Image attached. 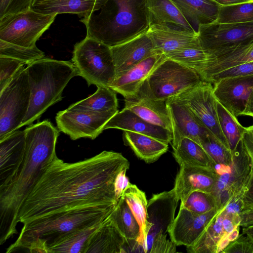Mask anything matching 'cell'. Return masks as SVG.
<instances>
[{"label": "cell", "mask_w": 253, "mask_h": 253, "mask_svg": "<svg viewBox=\"0 0 253 253\" xmlns=\"http://www.w3.org/2000/svg\"><path fill=\"white\" fill-rule=\"evenodd\" d=\"M129 163L121 153L103 151L77 162L56 156L47 166L19 212V222L74 207L117 203L114 183Z\"/></svg>", "instance_id": "1"}, {"label": "cell", "mask_w": 253, "mask_h": 253, "mask_svg": "<svg viewBox=\"0 0 253 253\" xmlns=\"http://www.w3.org/2000/svg\"><path fill=\"white\" fill-rule=\"evenodd\" d=\"M23 158L11 177L0 185V245L17 233L19 210L49 164L57 156L59 130L48 120L29 125Z\"/></svg>", "instance_id": "2"}, {"label": "cell", "mask_w": 253, "mask_h": 253, "mask_svg": "<svg viewBox=\"0 0 253 253\" xmlns=\"http://www.w3.org/2000/svg\"><path fill=\"white\" fill-rule=\"evenodd\" d=\"M117 204L74 207L23 223L17 240L6 249V253L26 249L30 253H48L50 247L69 234L102 222Z\"/></svg>", "instance_id": "3"}, {"label": "cell", "mask_w": 253, "mask_h": 253, "mask_svg": "<svg viewBox=\"0 0 253 253\" xmlns=\"http://www.w3.org/2000/svg\"><path fill=\"white\" fill-rule=\"evenodd\" d=\"M147 0H107L99 10L80 21L86 36L110 47L146 32L150 26Z\"/></svg>", "instance_id": "4"}, {"label": "cell", "mask_w": 253, "mask_h": 253, "mask_svg": "<svg viewBox=\"0 0 253 253\" xmlns=\"http://www.w3.org/2000/svg\"><path fill=\"white\" fill-rule=\"evenodd\" d=\"M31 90L29 107L19 128L39 120L51 106L62 100L69 82L78 76L72 62L42 58L26 68Z\"/></svg>", "instance_id": "5"}, {"label": "cell", "mask_w": 253, "mask_h": 253, "mask_svg": "<svg viewBox=\"0 0 253 253\" xmlns=\"http://www.w3.org/2000/svg\"><path fill=\"white\" fill-rule=\"evenodd\" d=\"M72 62L88 85L110 87L116 77L111 48L88 36L74 47Z\"/></svg>", "instance_id": "6"}, {"label": "cell", "mask_w": 253, "mask_h": 253, "mask_svg": "<svg viewBox=\"0 0 253 253\" xmlns=\"http://www.w3.org/2000/svg\"><path fill=\"white\" fill-rule=\"evenodd\" d=\"M179 200L174 189L154 194L148 201V221L151 228L143 250L145 253H175V244L169 230L175 218Z\"/></svg>", "instance_id": "7"}, {"label": "cell", "mask_w": 253, "mask_h": 253, "mask_svg": "<svg viewBox=\"0 0 253 253\" xmlns=\"http://www.w3.org/2000/svg\"><path fill=\"white\" fill-rule=\"evenodd\" d=\"M202 81L194 70L167 57L155 68L140 90L155 99L166 101Z\"/></svg>", "instance_id": "8"}, {"label": "cell", "mask_w": 253, "mask_h": 253, "mask_svg": "<svg viewBox=\"0 0 253 253\" xmlns=\"http://www.w3.org/2000/svg\"><path fill=\"white\" fill-rule=\"evenodd\" d=\"M30 98L28 76L23 66L0 91V140L18 129L27 113Z\"/></svg>", "instance_id": "9"}, {"label": "cell", "mask_w": 253, "mask_h": 253, "mask_svg": "<svg viewBox=\"0 0 253 253\" xmlns=\"http://www.w3.org/2000/svg\"><path fill=\"white\" fill-rule=\"evenodd\" d=\"M56 14L46 15L31 9L0 18V40L32 47L46 31Z\"/></svg>", "instance_id": "10"}, {"label": "cell", "mask_w": 253, "mask_h": 253, "mask_svg": "<svg viewBox=\"0 0 253 253\" xmlns=\"http://www.w3.org/2000/svg\"><path fill=\"white\" fill-rule=\"evenodd\" d=\"M175 96L183 101L203 126L232 153L220 126L217 101L212 84L202 81Z\"/></svg>", "instance_id": "11"}, {"label": "cell", "mask_w": 253, "mask_h": 253, "mask_svg": "<svg viewBox=\"0 0 253 253\" xmlns=\"http://www.w3.org/2000/svg\"><path fill=\"white\" fill-rule=\"evenodd\" d=\"M119 111L107 113L75 109L68 107L55 117L58 129L73 140L81 138L95 139L104 130L107 122Z\"/></svg>", "instance_id": "12"}, {"label": "cell", "mask_w": 253, "mask_h": 253, "mask_svg": "<svg viewBox=\"0 0 253 253\" xmlns=\"http://www.w3.org/2000/svg\"><path fill=\"white\" fill-rule=\"evenodd\" d=\"M201 47L212 54L253 37V21L201 25L198 30Z\"/></svg>", "instance_id": "13"}, {"label": "cell", "mask_w": 253, "mask_h": 253, "mask_svg": "<svg viewBox=\"0 0 253 253\" xmlns=\"http://www.w3.org/2000/svg\"><path fill=\"white\" fill-rule=\"evenodd\" d=\"M212 85L217 101L236 119L245 116L253 94V76L224 78Z\"/></svg>", "instance_id": "14"}, {"label": "cell", "mask_w": 253, "mask_h": 253, "mask_svg": "<svg viewBox=\"0 0 253 253\" xmlns=\"http://www.w3.org/2000/svg\"><path fill=\"white\" fill-rule=\"evenodd\" d=\"M166 104L172 125V148H177L184 138H190L201 145L203 138L211 132L176 96L167 99Z\"/></svg>", "instance_id": "15"}, {"label": "cell", "mask_w": 253, "mask_h": 253, "mask_svg": "<svg viewBox=\"0 0 253 253\" xmlns=\"http://www.w3.org/2000/svg\"><path fill=\"white\" fill-rule=\"evenodd\" d=\"M218 210L215 208L198 214L180 207L169 230L171 240L176 246H193Z\"/></svg>", "instance_id": "16"}, {"label": "cell", "mask_w": 253, "mask_h": 253, "mask_svg": "<svg viewBox=\"0 0 253 253\" xmlns=\"http://www.w3.org/2000/svg\"><path fill=\"white\" fill-rule=\"evenodd\" d=\"M231 165V172L218 175L210 193L215 206L218 210L244 191L250 177V168L245 161L236 158Z\"/></svg>", "instance_id": "17"}, {"label": "cell", "mask_w": 253, "mask_h": 253, "mask_svg": "<svg viewBox=\"0 0 253 253\" xmlns=\"http://www.w3.org/2000/svg\"><path fill=\"white\" fill-rule=\"evenodd\" d=\"M146 32L110 47L116 77L124 74L145 58L156 53H160L155 50L154 44Z\"/></svg>", "instance_id": "18"}, {"label": "cell", "mask_w": 253, "mask_h": 253, "mask_svg": "<svg viewBox=\"0 0 253 253\" xmlns=\"http://www.w3.org/2000/svg\"><path fill=\"white\" fill-rule=\"evenodd\" d=\"M167 57L162 53H156L136 64L124 74L116 77L110 86L125 99L135 97L155 68Z\"/></svg>", "instance_id": "19"}, {"label": "cell", "mask_w": 253, "mask_h": 253, "mask_svg": "<svg viewBox=\"0 0 253 253\" xmlns=\"http://www.w3.org/2000/svg\"><path fill=\"white\" fill-rule=\"evenodd\" d=\"M155 50L164 54L200 44L198 34L168 24H151L146 32Z\"/></svg>", "instance_id": "20"}, {"label": "cell", "mask_w": 253, "mask_h": 253, "mask_svg": "<svg viewBox=\"0 0 253 253\" xmlns=\"http://www.w3.org/2000/svg\"><path fill=\"white\" fill-rule=\"evenodd\" d=\"M218 174L213 170L181 166L176 175L173 189L181 203L195 191L210 193Z\"/></svg>", "instance_id": "21"}, {"label": "cell", "mask_w": 253, "mask_h": 253, "mask_svg": "<svg viewBox=\"0 0 253 253\" xmlns=\"http://www.w3.org/2000/svg\"><path fill=\"white\" fill-rule=\"evenodd\" d=\"M125 108L146 121L168 129L172 125L166 101L155 99L140 90L134 97L125 99Z\"/></svg>", "instance_id": "22"}, {"label": "cell", "mask_w": 253, "mask_h": 253, "mask_svg": "<svg viewBox=\"0 0 253 253\" xmlns=\"http://www.w3.org/2000/svg\"><path fill=\"white\" fill-rule=\"evenodd\" d=\"M110 128L145 134L167 144L171 143L172 140L170 131L146 121L125 108L117 112L107 122L104 130Z\"/></svg>", "instance_id": "23"}, {"label": "cell", "mask_w": 253, "mask_h": 253, "mask_svg": "<svg viewBox=\"0 0 253 253\" xmlns=\"http://www.w3.org/2000/svg\"><path fill=\"white\" fill-rule=\"evenodd\" d=\"M127 243L110 214L90 237L84 253H126Z\"/></svg>", "instance_id": "24"}, {"label": "cell", "mask_w": 253, "mask_h": 253, "mask_svg": "<svg viewBox=\"0 0 253 253\" xmlns=\"http://www.w3.org/2000/svg\"><path fill=\"white\" fill-rule=\"evenodd\" d=\"M212 60L202 79L209 82L214 74L233 66L253 61V37L212 54Z\"/></svg>", "instance_id": "25"}, {"label": "cell", "mask_w": 253, "mask_h": 253, "mask_svg": "<svg viewBox=\"0 0 253 253\" xmlns=\"http://www.w3.org/2000/svg\"><path fill=\"white\" fill-rule=\"evenodd\" d=\"M25 132L16 130L0 140V185L13 174L24 154Z\"/></svg>", "instance_id": "26"}, {"label": "cell", "mask_w": 253, "mask_h": 253, "mask_svg": "<svg viewBox=\"0 0 253 253\" xmlns=\"http://www.w3.org/2000/svg\"><path fill=\"white\" fill-rule=\"evenodd\" d=\"M107 0H33L31 9L46 15L76 14L85 18L99 10Z\"/></svg>", "instance_id": "27"}, {"label": "cell", "mask_w": 253, "mask_h": 253, "mask_svg": "<svg viewBox=\"0 0 253 253\" xmlns=\"http://www.w3.org/2000/svg\"><path fill=\"white\" fill-rule=\"evenodd\" d=\"M197 33L199 27L215 22L220 5L213 0H171Z\"/></svg>", "instance_id": "28"}, {"label": "cell", "mask_w": 253, "mask_h": 253, "mask_svg": "<svg viewBox=\"0 0 253 253\" xmlns=\"http://www.w3.org/2000/svg\"><path fill=\"white\" fill-rule=\"evenodd\" d=\"M124 144L129 146L135 155L146 163L156 161L169 149V144L151 136L130 131H124Z\"/></svg>", "instance_id": "29"}, {"label": "cell", "mask_w": 253, "mask_h": 253, "mask_svg": "<svg viewBox=\"0 0 253 253\" xmlns=\"http://www.w3.org/2000/svg\"><path fill=\"white\" fill-rule=\"evenodd\" d=\"M147 7L150 25L168 24L197 34L171 0H147Z\"/></svg>", "instance_id": "30"}, {"label": "cell", "mask_w": 253, "mask_h": 253, "mask_svg": "<svg viewBox=\"0 0 253 253\" xmlns=\"http://www.w3.org/2000/svg\"><path fill=\"white\" fill-rule=\"evenodd\" d=\"M121 197L126 201L139 223L140 235L138 244L140 252H143V248L151 228V224L148 221V201L145 193L137 186L130 183L124 190Z\"/></svg>", "instance_id": "31"}, {"label": "cell", "mask_w": 253, "mask_h": 253, "mask_svg": "<svg viewBox=\"0 0 253 253\" xmlns=\"http://www.w3.org/2000/svg\"><path fill=\"white\" fill-rule=\"evenodd\" d=\"M173 150V157L180 167L190 166L214 170V165L207 153L193 140L184 138Z\"/></svg>", "instance_id": "32"}, {"label": "cell", "mask_w": 253, "mask_h": 253, "mask_svg": "<svg viewBox=\"0 0 253 253\" xmlns=\"http://www.w3.org/2000/svg\"><path fill=\"white\" fill-rule=\"evenodd\" d=\"M223 208L219 209L195 244L187 250L190 253H216V247L226 234L223 226Z\"/></svg>", "instance_id": "33"}, {"label": "cell", "mask_w": 253, "mask_h": 253, "mask_svg": "<svg viewBox=\"0 0 253 253\" xmlns=\"http://www.w3.org/2000/svg\"><path fill=\"white\" fill-rule=\"evenodd\" d=\"M166 56L197 72L201 78L212 60V55L200 44L180 48Z\"/></svg>", "instance_id": "34"}, {"label": "cell", "mask_w": 253, "mask_h": 253, "mask_svg": "<svg viewBox=\"0 0 253 253\" xmlns=\"http://www.w3.org/2000/svg\"><path fill=\"white\" fill-rule=\"evenodd\" d=\"M116 93L110 87L98 86L92 95L69 107L101 113L117 111L118 103Z\"/></svg>", "instance_id": "35"}, {"label": "cell", "mask_w": 253, "mask_h": 253, "mask_svg": "<svg viewBox=\"0 0 253 253\" xmlns=\"http://www.w3.org/2000/svg\"><path fill=\"white\" fill-rule=\"evenodd\" d=\"M111 216L125 238L128 241H136L138 243L140 235V226L122 197L118 200Z\"/></svg>", "instance_id": "36"}, {"label": "cell", "mask_w": 253, "mask_h": 253, "mask_svg": "<svg viewBox=\"0 0 253 253\" xmlns=\"http://www.w3.org/2000/svg\"><path fill=\"white\" fill-rule=\"evenodd\" d=\"M101 223L69 234L50 247L48 253H84L90 237Z\"/></svg>", "instance_id": "37"}, {"label": "cell", "mask_w": 253, "mask_h": 253, "mask_svg": "<svg viewBox=\"0 0 253 253\" xmlns=\"http://www.w3.org/2000/svg\"><path fill=\"white\" fill-rule=\"evenodd\" d=\"M217 109L221 128L233 153L240 143L245 127L218 101Z\"/></svg>", "instance_id": "38"}, {"label": "cell", "mask_w": 253, "mask_h": 253, "mask_svg": "<svg viewBox=\"0 0 253 253\" xmlns=\"http://www.w3.org/2000/svg\"><path fill=\"white\" fill-rule=\"evenodd\" d=\"M251 21H253V0L231 5H220L215 22L235 23Z\"/></svg>", "instance_id": "39"}, {"label": "cell", "mask_w": 253, "mask_h": 253, "mask_svg": "<svg viewBox=\"0 0 253 253\" xmlns=\"http://www.w3.org/2000/svg\"><path fill=\"white\" fill-rule=\"evenodd\" d=\"M0 56L19 60L28 65L44 57V53L37 46L25 47L0 40Z\"/></svg>", "instance_id": "40"}, {"label": "cell", "mask_w": 253, "mask_h": 253, "mask_svg": "<svg viewBox=\"0 0 253 253\" xmlns=\"http://www.w3.org/2000/svg\"><path fill=\"white\" fill-rule=\"evenodd\" d=\"M201 146L210 158L214 166L217 164L231 163L233 153L222 145L211 133L203 138Z\"/></svg>", "instance_id": "41"}, {"label": "cell", "mask_w": 253, "mask_h": 253, "mask_svg": "<svg viewBox=\"0 0 253 253\" xmlns=\"http://www.w3.org/2000/svg\"><path fill=\"white\" fill-rule=\"evenodd\" d=\"M180 207L198 214L205 213L216 208L210 193L201 191L191 192L186 200L181 203Z\"/></svg>", "instance_id": "42"}, {"label": "cell", "mask_w": 253, "mask_h": 253, "mask_svg": "<svg viewBox=\"0 0 253 253\" xmlns=\"http://www.w3.org/2000/svg\"><path fill=\"white\" fill-rule=\"evenodd\" d=\"M25 65L19 60L0 56V91L6 86L19 69Z\"/></svg>", "instance_id": "43"}, {"label": "cell", "mask_w": 253, "mask_h": 253, "mask_svg": "<svg viewBox=\"0 0 253 253\" xmlns=\"http://www.w3.org/2000/svg\"><path fill=\"white\" fill-rule=\"evenodd\" d=\"M250 76H253V61L239 64L220 71L211 76L208 82L212 84L224 78Z\"/></svg>", "instance_id": "44"}, {"label": "cell", "mask_w": 253, "mask_h": 253, "mask_svg": "<svg viewBox=\"0 0 253 253\" xmlns=\"http://www.w3.org/2000/svg\"><path fill=\"white\" fill-rule=\"evenodd\" d=\"M33 1V0H0V18L31 9Z\"/></svg>", "instance_id": "45"}, {"label": "cell", "mask_w": 253, "mask_h": 253, "mask_svg": "<svg viewBox=\"0 0 253 253\" xmlns=\"http://www.w3.org/2000/svg\"><path fill=\"white\" fill-rule=\"evenodd\" d=\"M222 253H253V243L247 235L242 233L235 240L230 242Z\"/></svg>", "instance_id": "46"}, {"label": "cell", "mask_w": 253, "mask_h": 253, "mask_svg": "<svg viewBox=\"0 0 253 253\" xmlns=\"http://www.w3.org/2000/svg\"><path fill=\"white\" fill-rule=\"evenodd\" d=\"M240 143L243 149L252 160L253 164V125L245 127Z\"/></svg>", "instance_id": "47"}, {"label": "cell", "mask_w": 253, "mask_h": 253, "mask_svg": "<svg viewBox=\"0 0 253 253\" xmlns=\"http://www.w3.org/2000/svg\"><path fill=\"white\" fill-rule=\"evenodd\" d=\"M128 169L122 170L116 176L114 183V192L116 200L118 201L121 197L124 190L130 184L128 177L126 176V172Z\"/></svg>", "instance_id": "48"}, {"label": "cell", "mask_w": 253, "mask_h": 253, "mask_svg": "<svg viewBox=\"0 0 253 253\" xmlns=\"http://www.w3.org/2000/svg\"><path fill=\"white\" fill-rule=\"evenodd\" d=\"M243 209H250L253 210V167L252 175L243 195Z\"/></svg>", "instance_id": "49"}, {"label": "cell", "mask_w": 253, "mask_h": 253, "mask_svg": "<svg viewBox=\"0 0 253 253\" xmlns=\"http://www.w3.org/2000/svg\"><path fill=\"white\" fill-rule=\"evenodd\" d=\"M239 216L241 219L240 226L246 228L253 225V210L243 209Z\"/></svg>", "instance_id": "50"}, {"label": "cell", "mask_w": 253, "mask_h": 253, "mask_svg": "<svg viewBox=\"0 0 253 253\" xmlns=\"http://www.w3.org/2000/svg\"><path fill=\"white\" fill-rule=\"evenodd\" d=\"M214 169L218 175L230 173L232 171L231 163L230 164H217L214 165Z\"/></svg>", "instance_id": "51"}, {"label": "cell", "mask_w": 253, "mask_h": 253, "mask_svg": "<svg viewBox=\"0 0 253 253\" xmlns=\"http://www.w3.org/2000/svg\"><path fill=\"white\" fill-rule=\"evenodd\" d=\"M230 241L227 238V235H224L218 243L216 247V253H222L230 243Z\"/></svg>", "instance_id": "52"}, {"label": "cell", "mask_w": 253, "mask_h": 253, "mask_svg": "<svg viewBox=\"0 0 253 253\" xmlns=\"http://www.w3.org/2000/svg\"><path fill=\"white\" fill-rule=\"evenodd\" d=\"M221 6H227L250 1L252 0H213Z\"/></svg>", "instance_id": "53"}, {"label": "cell", "mask_w": 253, "mask_h": 253, "mask_svg": "<svg viewBox=\"0 0 253 253\" xmlns=\"http://www.w3.org/2000/svg\"><path fill=\"white\" fill-rule=\"evenodd\" d=\"M239 229L240 227H238L227 235V238L230 242L235 240L240 235Z\"/></svg>", "instance_id": "54"}, {"label": "cell", "mask_w": 253, "mask_h": 253, "mask_svg": "<svg viewBox=\"0 0 253 253\" xmlns=\"http://www.w3.org/2000/svg\"><path fill=\"white\" fill-rule=\"evenodd\" d=\"M245 116H250L253 118V94L249 103Z\"/></svg>", "instance_id": "55"}, {"label": "cell", "mask_w": 253, "mask_h": 253, "mask_svg": "<svg viewBox=\"0 0 253 253\" xmlns=\"http://www.w3.org/2000/svg\"><path fill=\"white\" fill-rule=\"evenodd\" d=\"M242 233L247 235L253 243V225L246 228H243Z\"/></svg>", "instance_id": "56"}, {"label": "cell", "mask_w": 253, "mask_h": 253, "mask_svg": "<svg viewBox=\"0 0 253 253\" xmlns=\"http://www.w3.org/2000/svg\"></svg>", "instance_id": "57"}]
</instances>
